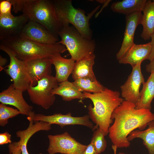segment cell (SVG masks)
<instances>
[{"mask_svg":"<svg viewBox=\"0 0 154 154\" xmlns=\"http://www.w3.org/2000/svg\"><path fill=\"white\" fill-rule=\"evenodd\" d=\"M52 93L60 96L63 100L66 101L76 99L82 100L86 98L83 92L68 80L59 83L53 90Z\"/></svg>","mask_w":154,"mask_h":154,"instance_id":"22","label":"cell"},{"mask_svg":"<svg viewBox=\"0 0 154 154\" xmlns=\"http://www.w3.org/2000/svg\"><path fill=\"white\" fill-rule=\"evenodd\" d=\"M142 14L141 11L137 12L125 16V27L121 46L116 54V58L119 60L134 43V34L138 25L141 24Z\"/></svg>","mask_w":154,"mask_h":154,"instance_id":"16","label":"cell"},{"mask_svg":"<svg viewBox=\"0 0 154 154\" xmlns=\"http://www.w3.org/2000/svg\"><path fill=\"white\" fill-rule=\"evenodd\" d=\"M51 62L54 65L56 71L55 77L58 83L68 80L72 74L75 62L71 58H66L62 57L61 53L58 52L50 57Z\"/></svg>","mask_w":154,"mask_h":154,"instance_id":"19","label":"cell"},{"mask_svg":"<svg viewBox=\"0 0 154 154\" xmlns=\"http://www.w3.org/2000/svg\"><path fill=\"white\" fill-rule=\"evenodd\" d=\"M145 130H135L131 132L127 137L130 142L136 138L143 140V144L147 149L149 154H154V120L148 124Z\"/></svg>","mask_w":154,"mask_h":154,"instance_id":"23","label":"cell"},{"mask_svg":"<svg viewBox=\"0 0 154 154\" xmlns=\"http://www.w3.org/2000/svg\"><path fill=\"white\" fill-rule=\"evenodd\" d=\"M29 20L25 15H0V40L18 36Z\"/></svg>","mask_w":154,"mask_h":154,"instance_id":"14","label":"cell"},{"mask_svg":"<svg viewBox=\"0 0 154 154\" xmlns=\"http://www.w3.org/2000/svg\"><path fill=\"white\" fill-rule=\"evenodd\" d=\"M8 147L10 154H21L20 146L17 142L9 143Z\"/></svg>","mask_w":154,"mask_h":154,"instance_id":"30","label":"cell"},{"mask_svg":"<svg viewBox=\"0 0 154 154\" xmlns=\"http://www.w3.org/2000/svg\"><path fill=\"white\" fill-rule=\"evenodd\" d=\"M141 63H139L132 68V72L127 80L120 86L122 98L135 105L140 98V86L145 82L141 71Z\"/></svg>","mask_w":154,"mask_h":154,"instance_id":"11","label":"cell"},{"mask_svg":"<svg viewBox=\"0 0 154 154\" xmlns=\"http://www.w3.org/2000/svg\"><path fill=\"white\" fill-rule=\"evenodd\" d=\"M95 54L75 61L72 74L74 80L83 78H96L93 71Z\"/></svg>","mask_w":154,"mask_h":154,"instance_id":"21","label":"cell"},{"mask_svg":"<svg viewBox=\"0 0 154 154\" xmlns=\"http://www.w3.org/2000/svg\"><path fill=\"white\" fill-rule=\"evenodd\" d=\"M83 92L86 98L90 99L93 103V107L91 104L88 107V115L96 124L93 130L98 128L106 135L108 134L110 125L113 122L112 114L124 100L123 99L120 97L119 91L106 88L97 93Z\"/></svg>","mask_w":154,"mask_h":154,"instance_id":"2","label":"cell"},{"mask_svg":"<svg viewBox=\"0 0 154 154\" xmlns=\"http://www.w3.org/2000/svg\"><path fill=\"white\" fill-rule=\"evenodd\" d=\"M21 114L17 109L7 106L6 105L0 104V125L5 126L8 122L9 118Z\"/></svg>","mask_w":154,"mask_h":154,"instance_id":"28","label":"cell"},{"mask_svg":"<svg viewBox=\"0 0 154 154\" xmlns=\"http://www.w3.org/2000/svg\"><path fill=\"white\" fill-rule=\"evenodd\" d=\"M0 49L6 53L9 57V64L5 71L12 79L15 88L23 92L27 90L30 82L25 62L18 58L12 50L1 43Z\"/></svg>","mask_w":154,"mask_h":154,"instance_id":"8","label":"cell"},{"mask_svg":"<svg viewBox=\"0 0 154 154\" xmlns=\"http://www.w3.org/2000/svg\"><path fill=\"white\" fill-rule=\"evenodd\" d=\"M154 98V74L151 73L147 81L143 84L139 99L136 104L137 109L151 110V103Z\"/></svg>","mask_w":154,"mask_h":154,"instance_id":"25","label":"cell"},{"mask_svg":"<svg viewBox=\"0 0 154 154\" xmlns=\"http://www.w3.org/2000/svg\"><path fill=\"white\" fill-rule=\"evenodd\" d=\"M13 11L21 12L29 20L37 23L58 37L60 29L52 0H9Z\"/></svg>","mask_w":154,"mask_h":154,"instance_id":"3","label":"cell"},{"mask_svg":"<svg viewBox=\"0 0 154 154\" xmlns=\"http://www.w3.org/2000/svg\"><path fill=\"white\" fill-rule=\"evenodd\" d=\"M146 0H123L113 3L111 9L116 13L126 15L133 13L142 11Z\"/></svg>","mask_w":154,"mask_h":154,"instance_id":"24","label":"cell"},{"mask_svg":"<svg viewBox=\"0 0 154 154\" xmlns=\"http://www.w3.org/2000/svg\"><path fill=\"white\" fill-rule=\"evenodd\" d=\"M52 1L60 29L71 24L83 37L92 39L93 33L89 22L99 5L86 15L84 11L73 6L71 0H53Z\"/></svg>","mask_w":154,"mask_h":154,"instance_id":"4","label":"cell"},{"mask_svg":"<svg viewBox=\"0 0 154 154\" xmlns=\"http://www.w3.org/2000/svg\"><path fill=\"white\" fill-rule=\"evenodd\" d=\"M117 147L115 145H113L112 146V148L113 150L114 154H116V151Z\"/></svg>","mask_w":154,"mask_h":154,"instance_id":"36","label":"cell"},{"mask_svg":"<svg viewBox=\"0 0 154 154\" xmlns=\"http://www.w3.org/2000/svg\"><path fill=\"white\" fill-rule=\"evenodd\" d=\"M146 70L148 72L154 74V60L146 65Z\"/></svg>","mask_w":154,"mask_h":154,"instance_id":"34","label":"cell"},{"mask_svg":"<svg viewBox=\"0 0 154 154\" xmlns=\"http://www.w3.org/2000/svg\"><path fill=\"white\" fill-rule=\"evenodd\" d=\"M118 154H127L123 152H119Z\"/></svg>","mask_w":154,"mask_h":154,"instance_id":"37","label":"cell"},{"mask_svg":"<svg viewBox=\"0 0 154 154\" xmlns=\"http://www.w3.org/2000/svg\"><path fill=\"white\" fill-rule=\"evenodd\" d=\"M48 154H84L87 147L72 137L67 132L60 134L48 136Z\"/></svg>","mask_w":154,"mask_h":154,"instance_id":"9","label":"cell"},{"mask_svg":"<svg viewBox=\"0 0 154 154\" xmlns=\"http://www.w3.org/2000/svg\"><path fill=\"white\" fill-rule=\"evenodd\" d=\"M11 135L7 132L0 134V145H3L11 143Z\"/></svg>","mask_w":154,"mask_h":154,"instance_id":"31","label":"cell"},{"mask_svg":"<svg viewBox=\"0 0 154 154\" xmlns=\"http://www.w3.org/2000/svg\"><path fill=\"white\" fill-rule=\"evenodd\" d=\"M151 42L152 45V50L149 60L150 62L154 60V32L151 37Z\"/></svg>","mask_w":154,"mask_h":154,"instance_id":"33","label":"cell"},{"mask_svg":"<svg viewBox=\"0 0 154 154\" xmlns=\"http://www.w3.org/2000/svg\"><path fill=\"white\" fill-rule=\"evenodd\" d=\"M84 154H99L93 144L91 143L87 145Z\"/></svg>","mask_w":154,"mask_h":154,"instance_id":"32","label":"cell"},{"mask_svg":"<svg viewBox=\"0 0 154 154\" xmlns=\"http://www.w3.org/2000/svg\"><path fill=\"white\" fill-rule=\"evenodd\" d=\"M152 50L151 42L143 44L134 43L123 57L118 60L121 64H129L132 68L149 58Z\"/></svg>","mask_w":154,"mask_h":154,"instance_id":"17","label":"cell"},{"mask_svg":"<svg viewBox=\"0 0 154 154\" xmlns=\"http://www.w3.org/2000/svg\"><path fill=\"white\" fill-rule=\"evenodd\" d=\"M58 83L55 77L50 75L39 80L36 85L29 86L27 91L32 102L44 109L49 108L55 100L52 91Z\"/></svg>","mask_w":154,"mask_h":154,"instance_id":"7","label":"cell"},{"mask_svg":"<svg viewBox=\"0 0 154 154\" xmlns=\"http://www.w3.org/2000/svg\"><path fill=\"white\" fill-rule=\"evenodd\" d=\"M142 11L141 24L143 29L140 36L146 41L151 38L154 32V0H147Z\"/></svg>","mask_w":154,"mask_h":154,"instance_id":"20","label":"cell"},{"mask_svg":"<svg viewBox=\"0 0 154 154\" xmlns=\"http://www.w3.org/2000/svg\"><path fill=\"white\" fill-rule=\"evenodd\" d=\"M12 6L9 0L0 1V15L3 16L12 15L11 9Z\"/></svg>","mask_w":154,"mask_h":154,"instance_id":"29","label":"cell"},{"mask_svg":"<svg viewBox=\"0 0 154 154\" xmlns=\"http://www.w3.org/2000/svg\"><path fill=\"white\" fill-rule=\"evenodd\" d=\"M30 85L35 86L42 78L51 75L52 65L50 58L44 57L25 61Z\"/></svg>","mask_w":154,"mask_h":154,"instance_id":"13","label":"cell"},{"mask_svg":"<svg viewBox=\"0 0 154 154\" xmlns=\"http://www.w3.org/2000/svg\"><path fill=\"white\" fill-rule=\"evenodd\" d=\"M23 92L16 88L13 83L0 93V102L16 107L21 114L30 116L33 112V107L28 104L23 96Z\"/></svg>","mask_w":154,"mask_h":154,"instance_id":"15","label":"cell"},{"mask_svg":"<svg viewBox=\"0 0 154 154\" xmlns=\"http://www.w3.org/2000/svg\"><path fill=\"white\" fill-rule=\"evenodd\" d=\"M20 37L44 44H56L58 37L41 25L29 20L18 35Z\"/></svg>","mask_w":154,"mask_h":154,"instance_id":"12","label":"cell"},{"mask_svg":"<svg viewBox=\"0 0 154 154\" xmlns=\"http://www.w3.org/2000/svg\"><path fill=\"white\" fill-rule=\"evenodd\" d=\"M135 107V104L124 100L112 114L114 121L109 128L108 134L113 145L117 148L129 147L130 143L127 139L129 134L137 128L144 130L154 120V113L151 110Z\"/></svg>","mask_w":154,"mask_h":154,"instance_id":"1","label":"cell"},{"mask_svg":"<svg viewBox=\"0 0 154 154\" xmlns=\"http://www.w3.org/2000/svg\"><path fill=\"white\" fill-rule=\"evenodd\" d=\"M7 62V60L6 58L3 57L1 55H0V71L4 69V66Z\"/></svg>","mask_w":154,"mask_h":154,"instance_id":"35","label":"cell"},{"mask_svg":"<svg viewBox=\"0 0 154 154\" xmlns=\"http://www.w3.org/2000/svg\"><path fill=\"white\" fill-rule=\"evenodd\" d=\"M29 122L27 128L24 130L17 131L16 135L20 138L18 143L20 146L21 154H29L27 149L28 142L31 137L35 133L40 131H48L51 129V124L43 121H35L31 116L27 117Z\"/></svg>","mask_w":154,"mask_h":154,"instance_id":"18","label":"cell"},{"mask_svg":"<svg viewBox=\"0 0 154 154\" xmlns=\"http://www.w3.org/2000/svg\"><path fill=\"white\" fill-rule=\"evenodd\" d=\"M0 41V43L13 50L18 58L24 61L39 58H50L56 52L61 53L67 50L65 46L61 44H42L18 36Z\"/></svg>","mask_w":154,"mask_h":154,"instance_id":"5","label":"cell"},{"mask_svg":"<svg viewBox=\"0 0 154 154\" xmlns=\"http://www.w3.org/2000/svg\"><path fill=\"white\" fill-rule=\"evenodd\" d=\"M58 36L61 40L56 43L64 46L75 61L95 54V40L84 38L73 26L60 28Z\"/></svg>","mask_w":154,"mask_h":154,"instance_id":"6","label":"cell"},{"mask_svg":"<svg viewBox=\"0 0 154 154\" xmlns=\"http://www.w3.org/2000/svg\"><path fill=\"white\" fill-rule=\"evenodd\" d=\"M105 134L98 128L95 130L91 143H92L99 154L104 152L107 147Z\"/></svg>","mask_w":154,"mask_h":154,"instance_id":"27","label":"cell"},{"mask_svg":"<svg viewBox=\"0 0 154 154\" xmlns=\"http://www.w3.org/2000/svg\"><path fill=\"white\" fill-rule=\"evenodd\" d=\"M31 116L34 121H43L50 124H56L61 128L68 125H81L93 129L94 126L90 120L89 116L86 115L82 117H75L69 112L66 114L61 113L54 114L46 116L41 114H35L33 112Z\"/></svg>","mask_w":154,"mask_h":154,"instance_id":"10","label":"cell"},{"mask_svg":"<svg viewBox=\"0 0 154 154\" xmlns=\"http://www.w3.org/2000/svg\"><path fill=\"white\" fill-rule=\"evenodd\" d=\"M72 82L75 86L83 92L97 93L102 91L105 88L96 78H80L74 80Z\"/></svg>","mask_w":154,"mask_h":154,"instance_id":"26","label":"cell"}]
</instances>
